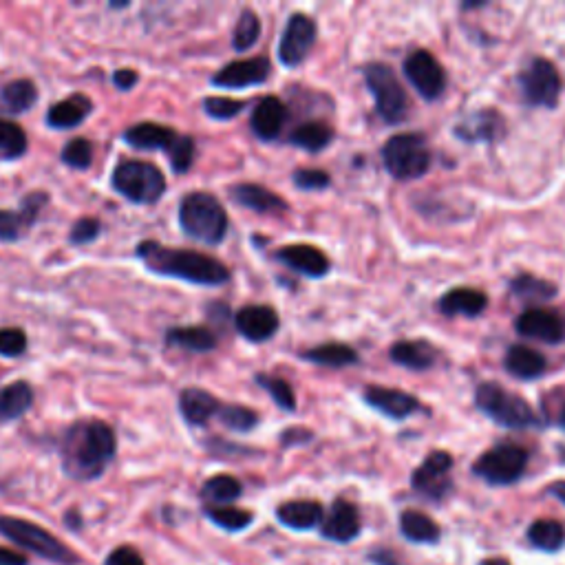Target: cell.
Segmentation results:
<instances>
[{"mask_svg":"<svg viewBox=\"0 0 565 565\" xmlns=\"http://www.w3.org/2000/svg\"><path fill=\"white\" fill-rule=\"evenodd\" d=\"M117 453V435L104 420L71 424L60 440L62 471L76 482H95L111 466Z\"/></svg>","mask_w":565,"mask_h":565,"instance_id":"cell-1","label":"cell"},{"mask_svg":"<svg viewBox=\"0 0 565 565\" xmlns=\"http://www.w3.org/2000/svg\"><path fill=\"white\" fill-rule=\"evenodd\" d=\"M135 254L146 265V270H151L153 274L193 285L219 287L226 285L232 276L226 265L215 257H208V254L195 250L168 248V245L153 239L137 243Z\"/></svg>","mask_w":565,"mask_h":565,"instance_id":"cell-2","label":"cell"},{"mask_svg":"<svg viewBox=\"0 0 565 565\" xmlns=\"http://www.w3.org/2000/svg\"><path fill=\"white\" fill-rule=\"evenodd\" d=\"M179 226L190 239L204 245H219L228 237L230 219L215 195L195 190V193H188L181 199Z\"/></svg>","mask_w":565,"mask_h":565,"instance_id":"cell-3","label":"cell"},{"mask_svg":"<svg viewBox=\"0 0 565 565\" xmlns=\"http://www.w3.org/2000/svg\"><path fill=\"white\" fill-rule=\"evenodd\" d=\"M475 407L484 413L488 420L504 426V429H537L541 426V418L537 411L530 407L526 398L519 393L508 391L499 382H482L475 389Z\"/></svg>","mask_w":565,"mask_h":565,"instance_id":"cell-4","label":"cell"},{"mask_svg":"<svg viewBox=\"0 0 565 565\" xmlns=\"http://www.w3.org/2000/svg\"><path fill=\"white\" fill-rule=\"evenodd\" d=\"M111 186L120 197L131 204L153 206L166 193V177L155 164L144 159H122L113 168Z\"/></svg>","mask_w":565,"mask_h":565,"instance_id":"cell-5","label":"cell"},{"mask_svg":"<svg viewBox=\"0 0 565 565\" xmlns=\"http://www.w3.org/2000/svg\"><path fill=\"white\" fill-rule=\"evenodd\" d=\"M382 164L398 181L420 179L433 166L431 146L422 133H398L382 146Z\"/></svg>","mask_w":565,"mask_h":565,"instance_id":"cell-6","label":"cell"},{"mask_svg":"<svg viewBox=\"0 0 565 565\" xmlns=\"http://www.w3.org/2000/svg\"><path fill=\"white\" fill-rule=\"evenodd\" d=\"M0 535L16 543L18 548L36 554L40 559H47L58 565L80 563V557L69 546H65L58 537H53L49 530L38 524H31L27 519L3 515L0 517Z\"/></svg>","mask_w":565,"mask_h":565,"instance_id":"cell-7","label":"cell"},{"mask_svg":"<svg viewBox=\"0 0 565 565\" xmlns=\"http://www.w3.org/2000/svg\"><path fill=\"white\" fill-rule=\"evenodd\" d=\"M362 76H365L367 89L373 102H376V111L382 120L387 124H400L407 120L409 98L407 91L402 89L396 71L385 62H369V65L362 67Z\"/></svg>","mask_w":565,"mask_h":565,"instance_id":"cell-8","label":"cell"},{"mask_svg":"<svg viewBox=\"0 0 565 565\" xmlns=\"http://www.w3.org/2000/svg\"><path fill=\"white\" fill-rule=\"evenodd\" d=\"M530 455L524 446L513 442H501L482 453L473 464V473L490 486H510L526 473Z\"/></svg>","mask_w":565,"mask_h":565,"instance_id":"cell-9","label":"cell"},{"mask_svg":"<svg viewBox=\"0 0 565 565\" xmlns=\"http://www.w3.org/2000/svg\"><path fill=\"white\" fill-rule=\"evenodd\" d=\"M519 93L530 109H554L559 104L563 82L559 69L546 58H532L519 73Z\"/></svg>","mask_w":565,"mask_h":565,"instance_id":"cell-10","label":"cell"},{"mask_svg":"<svg viewBox=\"0 0 565 565\" xmlns=\"http://www.w3.org/2000/svg\"><path fill=\"white\" fill-rule=\"evenodd\" d=\"M316 36H318V25L309 14L296 12L287 18V25L279 42L281 65L287 69L301 67L316 45Z\"/></svg>","mask_w":565,"mask_h":565,"instance_id":"cell-11","label":"cell"},{"mask_svg":"<svg viewBox=\"0 0 565 565\" xmlns=\"http://www.w3.org/2000/svg\"><path fill=\"white\" fill-rule=\"evenodd\" d=\"M404 76L411 82V87L418 91L424 100H437L446 91V71L433 53L426 49L411 51L404 60Z\"/></svg>","mask_w":565,"mask_h":565,"instance_id":"cell-12","label":"cell"},{"mask_svg":"<svg viewBox=\"0 0 565 565\" xmlns=\"http://www.w3.org/2000/svg\"><path fill=\"white\" fill-rule=\"evenodd\" d=\"M49 206V195L45 190L27 193L20 201L18 210H0V241L16 243L36 226L40 212Z\"/></svg>","mask_w":565,"mask_h":565,"instance_id":"cell-13","label":"cell"},{"mask_svg":"<svg viewBox=\"0 0 565 565\" xmlns=\"http://www.w3.org/2000/svg\"><path fill=\"white\" fill-rule=\"evenodd\" d=\"M451 468H453V455L446 451H433L426 455V460L415 468L411 475V486L418 490L420 495L429 499H442L451 490Z\"/></svg>","mask_w":565,"mask_h":565,"instance_id":"cell-14","label":"cell"},{"mask_svg":"<svg viewBox=\"0 0 565 565\" xmlns=\"http://www.w3.org/2000/svg\"><path fill=\"white\" fill-rule=\"evenodd\" d=\"M270 73H272V62L265 56L234 60L212 76V84H215L217 89H232V91L259 87V84H265L270 80Z\"/></svg>","mask_w":565,"mask_h":565,"instance_id":"cell-15","label":"cell"},{"mask_svg":"<svg viewBox=\"0 0 565 565\" xmlns=\"http://www.w3.org/2000/svg\"><path fill=\"white\" fill-rule=\"evenodd\" d=\"M515 332L528 340L557 345L565 340V321L557 312H552V309L530 307L517 316Z\"/></svg>","mask_w":565,"mask_h":565,"instance_id":"cell-16","label":"cell"},{"mask_svg":"<svg viewBox=\"0 0 565 565\" xmlns=\"http://www.w3.org/2000/svg\"><path fill=\"white\" fill-rule=\"evenodd\" d=\"M362 400H365L373 411H378L385 415L389 420H407L411 415L420 413L424 404L411 396V393L393 387H380V385H369L362 393Z\"/></svg>","mask_w":565,"mask_h":565,"instance_id":"cell-17","label":"cell"},{"mask_svg":"<svg viewBox=\"0 0 565 565\" xmlns=\"http://www.w3.org/2000/svg\"><path fill=\"white\" fill-rule=\"evenodd\" d=\"M453 133L466 144H493L506 135V120L497 109H482L457 122Z\"/></svg>","mask_w":565,"mask_h":565,"instance_id":"cell-18","label":"cell"},{"mask_svg":"<svg viewBox=\"0 0 565 565\" xmlns=\"http://www.w3.org/2000/svg\"><path fill=\"white\" fill-rule=\"evenodd\" d=\"M274 259L283 263L285 268L309 276V279H323L332 270V261H329L327 254L309 243L283 245L281 250H276Z\"/></svg>","mask_w":565,"mask_h":565,"instance_id":"cell-19","label":"cell"},{"mask_svg":"<svg viewBox=\"0 0 565 565\" xmlns=\"http://www.w3.org/2000/svg\"><path fill=\"white\" fill-rule=\"evenodd\" d=\"M237 332L250 343H268L281 327V318L270 305H248L234 314Z\"/></svg>","mask_w":565,"mask_h":565,"instance_id":"cell-20","label":"cell"},{"mask_svg":"<svg viewBox=\"0 0 565 565\" xmlns=\"http://www.w3.org/2000/svg\"><path fill=\"white\" fill-rule=\"evenodd\" d=\"M287 106L276 95H265L257 102L250 115V129L259 137L261 142H274L279 140L283 133V126L287 122Z\"/></svg>","mask_w":565,"mask_h":565,"instance_id":"cell-21","label":"cell"},{"mask_svg":"<svg viewBox=\"0 0 565 565\" xmlns=\"http://www.w3.org/2000/svg\"><path fill=\"white\" fill-rule=\"evenodd\" d=\"M321 535L336 543H349L360 535L358 508L345 499H336L321 524Z\"/></svg>","mask_w":565,"mask_h":565,"instance_id":"cell-22","label":"cell"},{"mask_svg":"<svg viewBox=\"0 0 565 565\" xmlns=\"http://www.w3.org/2000/svg\"><path fill=\"white\" fill-rule=\"evenodd\" d=\"M228 193L234 204L257 212V215H283V212L290 210L281 195H276L259 184H234L230 186Z\"/></svg>","mask_w":565,"mask_h":565,"instance_id":"cell-23","label":"cell"},{"mask_svg":"<svg viewBox=\"0 0 565 565\" xmlns=\"http://www.w3.org/2000/svg\"><path fill=\"white\" fill-rule=\"evenodd\" d=\"M177 137L179 133L175 129L157 122H140L124 131V142L137 151H164L166 155L177 142Z\"/></svg>","mask_w":565,"mask_h":565,"instance_id":"cell-24","label":"cell"},{"mask_svg":"<svg viewBox=\"0 0 565 565\" xmlns=\"http://www.w3.org/2000/svg\"><path fill=\"white\" fill-rule=\"evenodd\" d=\"M91 113H93L91 98H87V95H82V93H73L69 95V98L51 104L45 120H47L49 129L71 131L87 120Z\"/></svg>","mask_w":565,"mask_h":565,"instance_id":"cell-25","label":"cell"},{"mask_svg":"<svg viewBox=\"0 0 565 565\" xmlns=\"http://www.w3.org/2000/svg\"><path fill=\"white\" fill-rule=\"evenodd\" d=\"M221 404L212 393L199 387H186L179 393V413L190 426H206L217 418Z\"/></svg>","mask_w":565,"mask_h":565,"instance_id":"cell-26","label":"cell"},{"mask_svg":"<svg viewBox=\"0 0 565 565\" xmlns=\"http://www.w3.org/2000/svg\"><path fill=\"white\" fill-rule=\"evenodd\" d=\"M504 369L517 380H537L548 371V360L528 345H510L504 356Z\"/></svg>","mask_w":565,"mask_h":565,"instance_id":"cell-27","label":"cell"},{"mask_svg":"<svg viewBox=\"0 0 565 565\" xmlns=\"http://www.w3.org/2000/svg\"><path fill=\"white\" fill-rule=\"evenodd\" d=\"M488 307V298L484 292L475 290V287H455V290H449L437 303V309L446 316V318H455V316H466V318H475L484 312Z\"/></svg>","mask_w":565,"mask_h":565,"instance_id":"cell-28","label":"cell"},{"mask_svg":"<svg viewBox=\"0 0 565 565\" xmlns=\"http://www.w3.org/2000/svg\"><path fill=\"white\" fill-rule=\"evenodd\" d=\"M389 358L409 371H429L437 360V349L426 340H398L389 349Z\"/></svg>","mask_w":565,"mask_h":565,"instance_id":"cell-29","label":"cell"},{"mask_svg":"<svg viewBox=\"0 0 565 565\" xmlns=\"http://www.w3.org/2000/svg\"><path fill=\"white\" fill-rule=\"evenodd\" d=\"M276 517H279L281 524L285 528L292 530H309L316 528L318 524H323L325 510L318 501L309 499H296V501H285L276 510Z\"/></svg>","mask_w":565,"mask_h":565,"instance_id":"cell-30","label":"cell"},{"mask_svg":"<svg viewBox=\"0 0 565 565\" xmlns=\"http://www.w3.org/2000/svg\"><path fill=\"white\" fill-rule=\"evenodd\" d=\"M34 407V389L29 382L18 380L0 389V424L20 420Z\"/></svg>","mask_w":565,"mask_h":565,"instance_id":"cell-31","label":"cell"},{"mask_svg":"<svg viewBox=\"0 0 565 565\" xmlns=\"http://www.w3.org/2000/svg\"><path fill=\"white\" fill-rule=\"evenodd\" d=\"M166 345L193 351V354H208V351L217 349V336L201 325L170 327L166 332Z\"/></svg>","mask_w":565,"mask_h":565,"instance_id":"cell-32","label":"cell"},{"mask_svg":"<svg viewBox=\"0 0 565 565\" xmlns=\"http://www.w3.org/2000/svg\"><path fill=\"white\" fill-rule=\"evenodd\" d=\"M334 129L327 122L312 120L298 124L290 135V144L296 148H303L307 153H321L334 142Z\"/></svg>","mask_w":565,"mask_h":565,"instance_id":"cell-33","label":"cell"},{"mask_svg":"<svg viewBox=\"0 0 565 565\" xmlns=\"http://www.w3.org/2000/svg\"><path fill=\"white\" fill-rule=\"evenodd\" d=\"M303 360L314 362L318 367H329V369H343L356 365L360 360L358 351L354 347H349L345 343H327L318 345L314 349H307L305 354H301Z\"/></svg>","mask_w":565,"mask_h":565,"instance_id":"cell-34","label":"cell"},{"mask_svg":"<svg viewBox=\"0 0 565 565\" xmlns=\"http://www.w3.org/2000/svg\"><path fill=\"white\" fill-rule=\"evenodd\" d=\"M38 102V89L36 84L27 78H18L7 82L3 89H0V104L3 109L12 115H23L31 111V106Z\"/></svg>","mask_w":565,"mask_h":565,"instance_id":"cell-35","label":"cell"},{"mask_svg":"<svg viewBox=\"0 0 565 565\" xmlns=\"http://www.w3.org/2000/svg\"><path fill=\"white\" fill-rule=\"evenodd\" d=\"M400 530L413 543H437L442 535L440 526L420 510H404L400 515Z\"/></svg>","mask_w":565,"mask_h":565,"instance_id":"cell-36","label":"cell"},{"mask_svg":"<svg viewBox=\"0 0 565 565\" xmlns=\"http://www.w3.org/2000/svg\"><path fill=\"white\" fill-rule=\"evenodd\" d=\"M557 287H554L550 281L539 279L535 274L521 272L517 276L510 279V294L517 296L519 301H550V298L557 296Z\"/></svg>","mask_w":565,"mask_h":565,"instance_id":"cell-37","label":"cell"},{"mask_svg":"<svg viewBox=\"0 0 565 565\" xmlns=\"http://www.w3.org/2000/svg\"><path fill=\"white\" fill-rule=\"evenodd\" d=\"M243 493V486L237 477L232 475H215L201 486V497H204L210 506H228L232 501H237Z\"/></svg>","mask_w":565,"mask_h":565,"instance_id":"cell-38","label":"cell"},{"mask_svg":"<svg viewBox=\"0 0 565 565\" xmlns=\"http://www.w3.org/2000/svg\"><path fill=\"white\" fill-rule=\"evenodd\" d=\"M528 539L543 552H557L565 543V528L554 519H537L528 528Z\"/></svg>","mask_w":565,"mask_h":565,"instance_id":"cell-39","label":"cell"},{"mask_svg":"<svg viewBox=\"0 0 565 565\" xmlns=\"http://www.w3.org/2000/svg\"><path fill=\"white\" fill-rule=\"evenodd\" d=\"M261 38V18L252 9H243L232 31V49L237 53L250 51Z\"/></svg>","mask_w":565,"mask_h":565,"instance_id":"cell-40","label":"cell"},{"mask_svg":"<svg viewBox=\"0 0 565 565\" xmlns=\"http://www.w3.org/2000/svg\"><path fill=\"white\" fill-rule=\"evenodd\" d=\"M29 148L27 133L20 124L0 117V157L3 159H20Z\"/></svg>","mask_w":565,"mask_h":565,"instance_id":"cell-41","label":"cell"},{"mask_svg":"<svg viewBox=\"0 0 565 565\" xmlns=\"http://www.w3.org/2000/svg\"><path fill=\"white\" fill-rule=\"evenodd\" d=\"M217 418L234 433H250L259 426V413L243 407V404H221Z\"/></svg>","mask_w":565,"mask_h":565,"instance_id":"cell-42","label":"cell"},{"mask_svg":"<svg viewBox=\"0 0 565 565\" xmlns=\"http://www.w3.org/2000/svg\"><path fill=\"white\" fill-rule=\"evenodd\" d=\"M254 382H257V385L268 393V396L279 404L283 411L287 413L296 411V393L290 382L279 376H268V373H257V376H254Z\"/></svg>","mask_w":565,"mask_h":565,"instance_id":"cell-43","label":"cell"},{"mask_svg":"<svg viewBox=\"0 0 565 565\" xmlns=\"http://www.w3.org/2000/svg\"><path fill=\"white\" fill-rule=\"evenodd\" d=\"M206 517L212 521V524L228 532L245 530L254 521L250 510L234 508V506H208Z\"/></svg>","mask_w":565,"mask_h":565,"instance_id":"cell-44","label":"cell"},{"mask_svg":"<svg viewBox=\"0 0 565 565\" xmlns=\"http://www.w3.org/2000/svg\"><path fill=\"white\" fill-rule=\"evenodd\" d=\"M62 164L73 170H87L93 164V142L87 137H73L67 146L62 148Z\"/></svg>","mask_w":565,"mask_h":565,"instance_id":"cell-45","label":"cell"},{"mask_svg":"<svg viewBox=\"0 0 565 565\" xmlns=\"http://www.w3.org/2000/svg\"><path fill=\"white\" fill-rule=\"evenodd\" d=\"M195 155H197V144L190 135H179L177 142L173 144V148L168 151V159H170V168L173 173L184 175L188 173L190 168L195 164Z\"/></svg>","mask_w":565,"mask_h":565,"instance_id":"cell-46","label":"cell"},{"mask_svg":"<svg viewBox=\"0 0 565 565\" xmlns=\"http://www.w3.org/2000/svg\"><path fill=\"white\" fill-rule=\"evenodd\" d=\"M245 102L241 100H230V98H206L204 100V111L212 120H219V122H228L234 120L239 113L245 111Z\"/></svg>","mask_w":565,"mask_h":565,"instance_id":"cell-47","label":"cell"},{"mask_svg":"<svg viewBox=\"0 0 565 565\" xmlns=\"http://www.w3.org/2000/svg\"><path fill=\"white\" fill-rule=\"evenodd\" d=\"M27 334L18 327H0V356L20 358L27 351Z\"/></svg>","mask_w":565,"mask_h":565,"instance_id":"cell-48","label":"cell"},{"mask_svg":"<svg viewBox=\"0 0 565 565\" xmlns=\"http://www.w3.org/2000/svg\"><path fill=\"white\" fill-rule=\"evenodd\" d=\"M294 186L298 190H305V193H318V190H325L332 186V177L325 170L318 168H301L292 175Z\"/></svg>","mask_w":565,"mask_h":565,"instance_id":"cell-49","label":"cell"},{"mask_svg":"<svg viewBox=\"0 0 565 565\" xmlns=\"http://www.w3.org/2000/svg\"><path fill=\"white\" fill-rule=\"evenodd\" d=\"M100 234H102V221L98 217H82L71 226L69 243L80 248V245L93 243L95 239L100 237Z\"/></svg>","mask_w":565,"mask_h":565,"instance_id":"cell-50","label":"cell"},{"mask_svg":"<svg viewBox=\"0 0 565 565\" xmlns=\"http://www.w3.org/2000/svg\"><path fill=\"white\" fill-rule=\"evenodd\" d=\"M104 565H146V561L133 546H120L106 557Z\"/></svg>","mask_w":565,"mask_h":565,"instance_id":"cell-51","label":"cell"},{"mask_svg":"<svg viewBox=\"0 0 565 565\" xmlns=\"http://www.w3.org/2000/svg\"><path fill=\"white\" fill-rule=\"evenodd\" d=\"M137 82H140V73L135 69H117L113 73V84L120 91H131Z\"/></svg>","mask_w":565,"mask_h":565,"instance_id":"cell-52","label":"cell"},{"mask_svg":"<svg viewBox=\"0 0 565 565\" xmlns=\"http://www.w3.org/2000/svg\"><path fill=\"white\" fill-rule=\"evenodd\" d=\"M0 565H29L27 557L9 548H0Z\"/></svg>","mask_w":565,"mask_h":565,"instance_id":"cell-53","label":"cell"},{"mask_svg":"<svg viewBox=\"0 0 565 565\" xmlns=\"http://www.w3.org/2000/svg\"><path fill=\"white\" fill-rule=\"evenodd\" d=\"M548 493H550L552 497H557L559 501H563V504H565V482H554V484H550V486H548Z\"/></svg>","mask_w":565,"mask_h":565,"instance_id":"cell-54","label":"cell"},{"mask_svg":"<svg viewBox=\"0 0 565 565\" xmlns=\"http://www.w3.org/2000/svg\"><path fill=\"white\" fill-rule=\"evenodd\" d=\"M479 565H510V561L508 559H501V557H495V559H486V561H482Z\"/></svg>","mask_w":565,"mask_h":565,"instance_id":"cell-55","label":"cell"},{"mask_svg":"<svg viewBox=\"0 0 565 565\" xmlns=\"http://www.w3.org/2000/svg\"><path fill=\"white\" fill-rule=\"evenodd\" d=\"M557 424L561 426V429H565V402H563V407H561V411L557 415Z\"/></svg>","mask_w":565,"mask_h":565,"instance_id":"cell-56","label":"cell"}]
</instances>
